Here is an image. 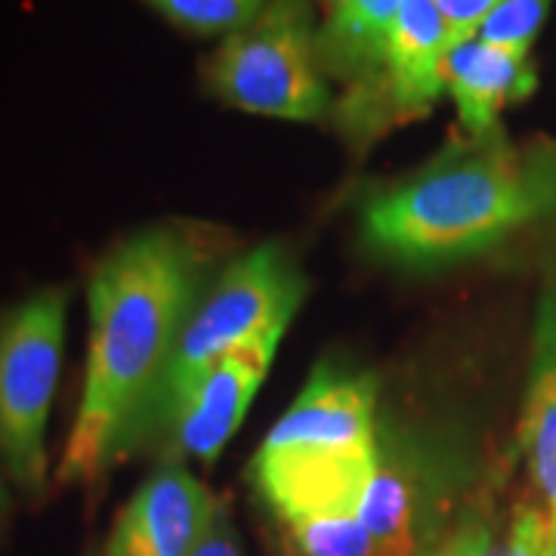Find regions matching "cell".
Returning <instances> with one entry per match:
<instances>
[{
	"label": "cell",
	"mask_w": 556,
	"mask_h": 556,
	"mask_svg": "<svg viewBox=\"0 0 556 556\" xmlns=\"http://www.w3.org/2000/svg\"><path fill=\"white\" fill-rule=\"evenodd\" d=\"M278 532L294 556H380V547L358 517L309 519Z\"/></svg>",
	"instance_id": "9a60e30c"
},
{
	"label": "cell",
	"mask_w": 556,
	"mask_h": 556,
	"mask_svg": "<svg viewBox=\"0 0 556 556\" xmlns=\"http://www.w3.org/2000/svg\"><path fill=\"white\" fill-rule=\"evenodd\" d=\"M192 556H244L236 519H232L226 504H219V514L214 519V526H211V532H207V538L201 541V547Z\"/></svg>",
	"instance_id": "d6986e66"
},
{
	"label": "cell",
	"mask_w": 556,
	"mask_h": 556,
	"mask_svg": "<svg viewBox=\"0 0 556 556\" xmlns=\"http://www.w3.org/2000/svg\"><path fill=\"white\" fill-rule=\"evenodd\" d=\"M501 0H437L439 13L448 25V38L452 47L464 43V40L477 38L482 22L495 13V7Z\"/></svg>",
	"instance_id": "ac0fdd59"
},
{
	"label": "cell",
	"mask_w": 556,
	"mask_h": 556,
	"mask_svg": "<svg viewBox=\"0 0 556 556\" xmlns=\"http://www.w3.org/2000/svg\"><path fill=\"white\" fill-rule=\"evenodd\" d=\"M442 80L445 93L455 102L460 134L482 137L501 127L504 109L535 93L538 68L532 56H517L470 38L448 47Z\"/></svg>",
	"instance_id": "7c38bea8"
},
{
	"label": "cell",
	"mask_w": 556,
	"mask_h": 556,
	"mask_svg": "<svg viewBox=\"0 0 556 556\" xmlns=\"http://www.w3.org/2000/svg\"><path fill=\"white\" fill-rule=\"evenodd\" d=\"M306 298V278L294 254L266 241L254 251L229 260L195 303L179 331L174 356L161 375L149 408L139 420L134 452L167 437L174 415L199 378L244 340L257 338L273 325H291Z\"/></svg>",
	"instance_id": "277c9868"
},
{
	"label": "cell",
	"mask_w": 556,
	"mask_h": 556,
	"mask_svg": "<svg viewBox=\"0 0 556 556\" xmlns=\"http://www.w3.org/2000/svg\"><path fill=\"white\" fill-rule=\"evenodd\" d=\"M321 3H325V7H331V3H334V0H321Z\"/></svg>",
	"instance_id": "603a6c76"
},
{
	"label": "cell",
	"mask_w": 556,
	"mask_h": 556,
	"mask_svg": "<svg viewBox=\"0 0 556 556\" xmlns=\"http://www.w3.org/2000/svg\"><path fill=\"white\" fill-rule=\"evenodd\" d=\"M211 278V244L177 223L142 226L97 260L87 285L84 387L53 470L60 485L93 489L134 455L139 420Z\"/></svg>",
	"instance_id": "6da1fadb"
},
{
	"label": "cell",
	"mask_w": 556,
	"mask_h": 556,
	"mask_svg": "<svg viewBox=\"0 0 556 556\" xmlns=\"http://www.w3.org/2000/svg\"><path fill=\"white\" fill-rule=\"evenodd\" d=\"M492 551H495L492 526L482 517H477L473 510H467V514L457 517L452 532L424 556H492Z\"/></svg>",
	"instance_id": "e0dca14e"
},
{
	"label": "cell",
	"mask_w": 556,
	"mask_h": 556,
	"mask_svg": "<svg viewBox=\"0 0 556 556\" xmlns=\"http://www.w3.org/2000/svg\"><path fill=\"white\" fill-rule=\"evenodd\" d=\"M269 556H294V554H291V547H288V544H285V541L278 538L276 551H273V554H269Z\"/></svg>",
	"instance_id": "44dd1931"
},
{
	"label": "cell",
	"mask_w": 556,
	"mask_h": 556,
	"mask_svg": "<svg viewBox=\"0 0 556 556\" xmlns=\"http://www.w3.org/2000/svg\"><path fill=\"white\" fill-rule=\"evenodd\" d=\"M378 383L321 362L251 460V479L278 529L358 517L378 470Z\"/></svg>",
	"instance_id": "3957f363"
},
{
	"label": "cell",
	"mask_w": 556,
	"mask_h": 556,
	"mask_svg": "<svg viewBox=\"0 0 556 556\" xmlns=\"http://www.w3.org/2000/svg\"><path fill=\"white\" fill-rule=\"evenodd\" d=\"M179 31L214 38V35H236L248 22L257 20L266 0H142Z\"/></svg>",
	"instance_id": "5bb4252c"
},
{
	"label": "cell",
	"mask_w": 556,
	"mask_h": 556,
	"mask_svg": "<svg viewBox=\"0 0 556 556\" xmlns=\"http://www.w3.org/2000/svg\"><path fill=\"white\" fill-rule=\"evenodd\" d=\"M473 477L464 448L430 430L380 420L378 470L358 519L380 556H424L452 532V504Z\"/></svg>",
	"instance_id": "52a82bcc"
},
{
	"label": "cell",
	"mask_w": 556,
	"mask_h": 556,
	"mask_svg": "<svg viewBox=\"0 0 556 556\" xmlns=\"http://www.w3.org/2000/svg\"><path fill=\"white\" fill-rule=\"evenodd\" d=\"M544 556H556V538H551V541H547V554Z\"/></svg>",
	"instance_id": "7402d4cb"
},
{
	"label": "cell",
	"mask_w": 556,
	"mask_h": 556,
	"mask_svg": "<svg viewBox=\"0 0 556 556\" xmlns=\"http://www.w3.org/2000/svg\"><path fill=\"white\" fill-rule=\"evenodd\" d=\"M551 3L554 0H501L495 7V13L482 22L477 38L492 43L497 50L529 56L541 25L547 20V13H551Z\"/></svg>",
	"instance_id": "2e32d148"
},
{
	"label": "cell",
	"mask_w": 556,
	"mask_h": 556,
	"mask_svg": "<svg viewBox=\"0 0 556 556\" xmlns=\"http://www.w3.org/2000/svg\"><path fill=\"white\" fill-rule=\"evenodd\" d=\"M556 223V139L460 134L427 164L375 189L358 207V241L375 260L442 269L495 254Z\"/></svg>",
	"instance_id": "7a4b0ae2"
},
{
	"label": "cell",
	"mask_w": 556,
	"mask_h": 556,
	"mask_svg": "<svg viewBox=\"0 0 556 556\" xmlns=\"http://www.w3.org/2000/svg\"><path fill=\"white\" fill-rule=\"evenodd\" d=\"M288 328L291 325H273L257 338L244 340L201 375L189 396L182 399L164 437L170 442L167 457H195L201 464L217 460L226 442L239 433L241 420L269 375Z\"/></svg>",
	"instance_id": "9c48e42d"
},
{
	"label": "cell",
	"mask_w": 556,
	"mask_h": 556,
	"mask_svg": "<svg viewBox=\"0 0 556 556\" xmlns=\"http://www.w3.org/2000/svg\"><path fill=\"white\" fill-rule=\"evenodd\" d=\"M316 35L309 0H266L257 20L201 62V84L214 100L251 115L331 121L334 93L318 65Z\"/></svg>",
	"instance_id": "5b68a950"
},
{
	"label": "cell",
	"mask_w": 556,
	"mask_h": 556,
	"mask_svg": "<svg viewBox=\"0 0 556 556\" xmlns=\"http://www.w3.org/2000/svg\"><path fill=\"white\" fill-rule=\"evenodd\" d=\"M452 47L437 0H402L387 62L375 90L331 112L346 149L365 152L390 130L427 118L445 93L442 65Z\"/></svg>",
	"instance_id": "ba28073f"
},
{
	"label": "cell",
	"mask_w": 556,
	"mask_h": 556,
	"mask_svg": "<svg viewBox=\"0 0 556 556\" xmlns=\"http://www.w3.org/2000/svg\"><path fill=\"white\" fill-rule=\"evenodd\" d=\"M13 479L7 473V464H3V455H0V544H3V535L10 529V514H13Z\"/></svg>",
	"instance_id": "ffe728a7"
},
{
	"label": "cell",
	"mask_w": 556,
	"mask_h": 556,
	"mask_svg": "<svg viewBox=\"0 0 556 556\" xmlns=\"http://www.w3.org/2000/svg\"><path fill=\"white\" fill-rule=\"evenodd\" d=\"M402 0H334L318 25L321 75L338 84L334 109L365 100L380 80Z\"/></svg>",
	"instance_id": "8fae6325"
},
{
	"label": "cell",
	"mask_w": 556,
	"mask_h": 556,
	"mask_svg": "<svg viewBox=\"0 0 556 556\" xmlns=\"http://www.w3.org/2000/svg\"><path fill=\"white\" fill-rule=\"evenodd\" d=\"M219 504L182 460L164 457L121 507L100 556H192L211 532Z\"/></svg>",
	"instance_id": "30bf717a"
},
{
	"label": "cell",
	"mask_w": 556,
	"mask_h": 556,
	"mask_svg": "<svg viewBox=\"0 0 556 556\" xmlns=\"http://www.w3.org/2000/svg\"><path fill=\"white\" fill-rule=\"evenodd\" d=\"M519 448L544 504L551 541L556 538V281L538 300Z\"/></svg>",
	"instance_id": "4fadbf2b"
},
{
	"label": "cell",
	"mask_w": 556,
	"mask_h": 556,
	"mask_svg": "<svg viewBox=\"0 0 556 556\" xmlns=\"http://www.w3.org/2000/svg\"><path fill=\"white\" fill-rule=\"evenodd\" d=\"M68 288L50 285L0 309V455L13 489L40 497L50 479L47 420L60 380Z\"/></svg>",
	"instance_id": "8992f818"
}]
</instances>
